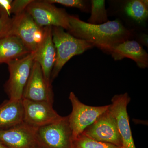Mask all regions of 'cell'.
Listing matches in <instances>:
<instances>
[{
    "instance_id": "obj_21",
    "label": "cell",
    "mask_w": 148,
    "mask_h": 148,
    "mask_svg": "<svg viewBox=\"0 0 148 148\" xmlns=\"http://www.w3.org/2000/svg\"><path fill=\"white\" fill-rule=\"evenodd\" d=\"M12 18L8 16H0V40L10 34Z\"/></svg>"
},
{
    "instance_id": "obj_23",
    "label": "cell",
    "mask_w": 148,
    "mask_h": 148,
    "mask_svg": "<svg viewBox=\"0 0 148 148\" xmlns=\"http://www.w3.org/2000/svg\"><path fill=\"white\" fill-rule=\"evenodd\" d=\"M12 0H0V16H10Z\"/></svg>"
},
{
    "instance_id": "obj_25",
    "label": "cell",
    "mask_w": 148,
    "mask_h": 148,
    "mask_svg": "<svg viewBox=\"0 0 148 148\" xmlns=\"http://www.w3.org/2000/svg\"><path fill=\"white\" fill-rule=\"evenodd\" d=\"M0 148H7L5 146L0 142Z\"/></svg>"
},
{
    "instance_id": "obj_20",
    "label": "cell",
    "mask_w": 148,
    "mask_h": 148,
    "mask_svg": "<svg viewBox=\"0 0 148 148\" xmlns=\"http://www.w3.org/2000/svg\"><path fill=\"white\" fill-rule=\"evenodd\" d=\"M51 3H57L69 7L75 8L83 12H89L90 11V1L85 0H46Z\"/></svg>"
},
{
    "instance_id": "obj_3",
    "label": "cell",
    "mask_w": 148,
    "mask_h": 148,
    "mask_svg": "<svg viewBox=\"0 0 148 148\" xmlns=\"http://www.w3.org/2000/svg\"><path fill=\"white\" fill-rule=\"evenodd\" d=\"M34 62V53L8 62L9 78L4 86L5 90L12 101L22 100L24 88Z\"/></svg>"
},
{
    "instance_id": "obj_13",
    "label": "cell",
    "mask_w": 148,
    "mask_h": 148,
    "mask_svg": "<svg viewBox=\"0 0 148 148\" xmlns=\"http://www.w3.org/2000/svg\"><path fill=\"white\" fill-rule=\"evenodd\" d=\"M52 27H45L44 36L35 52L34 61L41 66L44 76L49 83L51 76L55 64L56 51L52 40Z\"/></svg>"
},
{
    "instance_id": "obj_12",
    "label": "cell",
    "mask_w": 148,
    "mask_h": 148,
    "mask_svg": "<svg viewBox=\"0 0 148 148\" xmlns=\"http://www.w3.org/2000/svg\"><path fill=\"white\" fill-rule=\"evenodd\" d=\"M38 128L24 121L16 126L0 131V142L7 148H35Z\"/></svg>"
},
{
    "instance_id": "obj_4",
    "label": "cell",
    "mask_w": 148,
    "mask_h": 148,
    "mask_svg": "<svg viewBox=\"0 0 148 148\" xmlns=\"http://www.w3.org/2000/svg\"><path fill=\"white\" fill-rule=\"evenodd\" d=\"M72 131L69 116L38 128L37 148H73Z\"/></svg>"
},
{
    "instance_id": "obj_2",
    "label": "cell",
    "mask_w": 148,
    "mask_h": 148,
    "mask_svg": "<svg viewBox=\"0 0 148 148\" xmlns=\"http://www.w3.org/2000/svg\"><path fill=\"white\" fill-rule=\"evenodd\" d=\"M64 30L61 27H52V40L56 51V58L51 76V83L72 57L82 54L94 47L90 43L75 38Z\"/></svg>"
},
{
    "instance_id": "obj_5",
    "label": "cell",
    "mask_w": 148,
    "mask_h": 148,
    "mask_svg": "<svg viewBox=\"0 0 148 148\" xmlns=\"http://www.w3.org/2000/svg\"><path fill=\"white\" fill-rule=\"evenodd\" d=\"M69 99L71 103L72 111L68 116L73 141L107 111L110 105L88 106L82 103L73 92H70Z\"/></svg>"
},
{
    "instance_id": "obj_24",
    "label": "cell",
    "mask_w": 148,
    "mask_h": 148,
    "mask_svg": "<svg viewBox=\"0 0 148 148\" xmlns=\"http://www.w3.org/2000/svg\"><path fill=\"white\" fill-rule=\"evenodd\" d=\"M139 43L142 44L143 45H145L148 47V35L146 34H143L140 35L139 37Z\"/></svg>"
},
{
    "instance_id": "obj_1",
    "label": "cell",
    "mask_w": 148,
    "mask_h": 148,
    "mask_svg": "<svg viewBox=\"0 0 148 148\" xmlns=\"http://www.w3.org/2000/svg\"><path fill=\"white\" fill-rule=\"evenodd\" d=\"M70 28L67 32L77 38L92 44L104 52L109 48L131 39L133 29L127 28L119 19L95 25L69 15Z\"/></svg>"
},
{
    "instance_id": "obj_22",
    "label": "cell",
    "mask_w": 148,
    "mask_h": 148,
    "mask_svg": "<svg viewBox=\"0 0 148 148\" xmlns=\"http://www.w3.org/2000/svg\"><path fill=\"white\" fill-rule=\"evenodd\" d=\"M33 0H15L12 3L11 13L18 15L26 11L28 5Z\"/></svg>"
},
{
    "instance_id": "obj_17",
    "label": "cell",
    "mask_w": 148,
    "mask_h": 148,
    "mask_svg": "<svg viewBox=\"0 0 148 148\" xmlns=\"http://www.w3.org/2000/svg\"><path fill=\"white\" fill-rule=\"evenodd\" d=\"M31 53L21 40L14 35H9L0 40V64L24 57Z\"/></svg>"
},
{
    "instance_id": "obj_9",
    "label": "cell",
    "mask_w": 148,
    "mask_h": 148,
    "mask_svg": "<svg viewBox=\"0 0 148 148\" xmlns=\"http://www.w3.org/2000/svg\"><path fill=\"white\" fill-rule=\"evenodd\" d=\"M24 110L23 121L38 128L58 121L63 116L53 108V103L44 101L22 99Z\"/></svg>"
},
{
    "instance_id": "obj_6",
    "label": "cell",
    "mask_w": 148,
    "mask_h": 148,
    "mask_svg": "<svg viewBox=\"0 0 148 148\" xmlns=\"http://www.w3.org/2000/svg\"><path fill=\"white\" fill-rule=\"evenodd\" d=\"M26 11L40 27H60L67 31L70 29V15L65 9L58 8L46 0H33Z\"/></svg>"
},
{
    "instance_id": "obj_11",
    "label": "cell",
    "mask_w": 148,
    "mask_h": 148,
    "mask_svg": "<svg viewBox=\"0 0 148 148\" xmlns=\"http://www.w3.org/2000/svg\"><path fill=\"white\" fill-rule=\"evenodd\" d=\"M22 99L53 103L54 94L52 85L47 81L40 66L36 61L34 62L24 88Z\"/></svg>"
},
{
    "instance_id": "obj_19",
    "label": "cell",
    "mask_w": 148,
    "mask_h": 148,
    "mask_svg": "<svg viewBox=\"0 0 148 148\" xmlns=\"http://www.w3.org/2000/svg\"><path fill=\"white\" fill-rule=\"evenodd\" d=\"M73 148H122L109 144L96 141L82 134L73 141Z\"/></svg>"
},
{
    "instance_id": "obj_15",
    "label": "cell",
    "mask_w": 148,
    "mask_h": 148,
    "mask_svg": "<svg viewBox=\"0 0 148 148\" xmlns=\"http://www.w3.org/2000/svg\"><path fill=\"white\" fill-rule=\"evenodd\" d=\"M117 12L120 16L133 27L145 28L148 19V1L128 0L121 2Z\"/></svg>"
},
{
    "instance_id": "obj_7",
    "label": "cell",
    "mask_w": 148,
    "mask_h": 148,
    "mask_svg": "<svg viewBox=\"0 0 148 148\" xmlns=\"http://www.w3.org/2000/svg\"><path fill=\"white\" fill-rule=\"evenodd\" d=\"M45 27L36 23L26 11L12 18L10 35L18 37L31 53L35 52L44 36Z\"/></svg>"
},
{
    "instance_id": "obj_18",
    "label": "cell",
    "mask_w": 148,
    "mask_h": 148,
    "mask_svg": "<svg viewBox=\"0 0 148 148\" xmlns=\"http://www.w3.org/2000/svg\"><path fill=\"white\" fill-rule=\"evenodd\" d=\"M90 4L91 15L88 20L87 23L98 25L108 22L109 20L105 1L91 0Z\"/></svg>"
},
{
    "instance_id": "obj_10",
    "label": "cell",
    "mask_w": 148,
    "mask_h": 148,
    "mask_svg": "<svg viewBox=\"0 0 148 148\" xmlns=\"http://www.w3.org/2000/svg\"><path fill=\"white\" fill-rule=\"evenodd\" d=\"M130 98L127 92L114 95L111 100L109 110L116 121L121 137L122 148H136L131 132L127 106Z\"/></svg>"
},
{
    "instance_id": "obj_8",
    "label": "cell",
    "mask_w": 148,
    "mask_h": 148,
    "mask_svg": "<svg viewBox=\"0 0 148 148\" xmlns=\"http://www.w3.org/2000/svg\"><path fill=\"white\" fill-rule=\"evenodd\" d=\"M82 134L96 141L112 144L122 148L121 137L116 121L109 108L85 130Z\"/></svg>"
},
{
    "instance_id": "obj_14",
    "label": "cell",
    "mask_w": 148,
    "mask_h": 148,
    "mask_svg": "<svg viewBox=\"0 0 148 148\" xmlns=\"http://www.w3.org/2000/svg\"><path fill=\"white\" fill-rule=\"evenodd\" d=\"M105 52L111 54L115 61L129 58L140 69L148 68V53L137 41L127 40L112 47Z\"/></svg>"
},
{
    "instance_id": "obj_16",
    "label": "cell",
    "mask_w": 148,
    "mask_h": 148,
    "mask_svg": "<svg viewBox=\"0 0 148 148\" xmlns=\"http://www.w3.org/2000/svg\"><path fill=\"white\" fill-rule=\"evenodd\" d=\"M22 100H6L0 105V131L11 128L23 122Z\"/></svg>"
},
{
    "instance_id": "obj_26",
    "label": "cell",
    "mask_w": 148,
    "mask_h": 148,
    "mask_svg": "<svg viewBox=\"0 0 148 148\" xmlns=\"http://www.w3.org/2000/svg\"></svg>"
}]
</instances>
